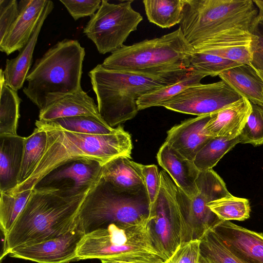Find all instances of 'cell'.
<instances>
[{
	"label": "cell",
	"mask_w": 263,
	"mask_h": 263,
	"mask_svg": "<svg viewBox=\"0 0 263 263\" xmlns=\"http://www.w3.org/2000/svg\"><path fill=\"white\" fill-rule=\"evenodd\" d=\"M258 13L252 0H185L179 28L196 52L250 45Z\"/></svg>",
	"instance_id": "1"
},
{
	"label": "cell",
	"mask_w": 263,
	"mask_h": 263,
	"mask_svg": "<svg viewBox=\"0 0 263 263\" xmlns=\"http://www.w3.org/2000/svg\"><path fill=\"white\" fill-rule=\"evenodd\" d=\"M35 124L46 133L45 148L33 174L9 191L12 193L33 190L49 173L68 161L90 160L103 165L120 156L132 158L131 136L121 125L111 133L92 135L66 130L51 121L38 120Z\"/></svg>",
	"instance_id": "2"
},
{
	"label": "cell",
	"mask_w": 263,
	"mask_h": 263,
	"mask_svg": "<svg viewBox=\"0 0 263 263\" xmlns=\"http://www.w3.org/2000/svg\"><path fill=\"white\" fill-rule=\"evenodd\" d=\"M90 189L76 194L55 189H33L24 209L4 236L1 259L16 247L55 239L73 230Z\"/></svg>",
	"instance_id": "3"
},
{
	"label": "cell",
	"mask_w": 263,
	"mask_h": 263,
	"mask_svg": "<svg viewBox=\"0 0 263 263\" xmlns=\"http://www.w3.org/2000/svg\"><path fill=\"white\" fill-rule=\"evenodd\" d=\"M191 68L146 72L119 71L97 65L88 73L102 120L110 127L134 118L139 111L137 100L149 92L173 84Z\"/></svg>",
	"instance_id": "4"
},
{
	"label": "cell",
	"mask_w": 263,
	"mask_h": 263,
	"mask_svg": "<svg viewBox=\"0 0 263 263\" xmlns=\"http://www.w3.org/2000/svg\"><path fill=\"white\" fill-rule=\"evenodd\" d=\"M85 55V48L78 41H59L36 60L26 77L24 93L41 110L82 90Z\"/></svg>",
	"instance_id": "5"
},
{
	"label": "cell",
	"mask_w": 263,
	"mask_h": 263,
	"mask_svg": "<svg viewBox=\"0 0 263 263\" xmlns=\"http://www.w3.org/2000/svg\"><path fill=\"white\" fill-rule=\"evenodd\" d=\"M151 203L145 187L119 190L101 177L88 193L78 216L85 234L115 224L129 227L147 223Z\"/></svg>",
	"instance_id": "6"
},
{
	"label": "cell",
	"mask_w": 263,
	"mask_h": 263,
	"mask_svg": "<svg viewBox=\"0 0 263 263\" xmlns=\"http://www.w3.org/2000/svg\"><path fill=\"white\" fill-rule=\"evenodd\" d=\"M79 259L133 263H165L155 247L147 223L129 227L115 224L85 234L77 248Z\"/></svg>",
	"instance_id": "7"
},
{
	"label": "cell",
	"mask_w": 263,
	"mask_h": 263,
	"mask_svg": "<svg viewBox=\"0 0 263 263\" xmlns=\"http://www.w3.org/2000/svg\"><path fill=\"white\" fill-rule=\"evenodd\" d=\"M193 51L179 27L159 37L124 45L112 52L102 65L111 70L146 72L190 68Z\"/></svg>",
	"instance_id": "8"
},
{
	"label": "cell",
	"mask_w": 263,
	"mask_h": 263,
	"mask_svg": "<svg viewBox=\"0 0 263 263\" xmlns=\"http://www.w3.org/2000/svg\"><path fill=\"white\" fill-rule=\"evenodd\" d=\"M160 190L151 205L147 225L154 244L167 260L187 241L186 228L177 199V186L165 171L160 172Z\"/></svg>",
	"instance_id": "9"
},
{
	"label": "cell",
	"mask_w": 263,
	"mask_h": 263,
	"mask_svg": "<svg viewBox=\"0 0 263 263\" xmlns=\"http://www.w3.org/2000/svg\"><path fill=\"white\" fill-rule=\"evenodd\" d=\"M133 0L118 4L102 0L98 11L83 28V33L105 54L123 47L131 32L136 31L143 16L135 10Z\"/></svg>",
	"instance_id": "10"
},
{
	"label": "cell",
	"mask_w": 263,
	"mask_h": 263,
	"mask_svg": "<svg viewBox=\"0 0 263 263\" xmlns=\"http://www.w3.org/2000/svg\"><path fill=\"white\" fill-rule=\"evenodd\" d=\"M196 184L197 192L191 198L177 187V199L186 226L187 241L199 240L222 221L208 204L231 194L222 179L212 169L200 172Z\"/></svg>",
	"instance_id": "11"
},
{
	"label": "cell",
	"mask_w": 263,
	"mask_h": 263,
	"mask_svg": "<svg viewBox=\"0 0 263 263\" xmlns=\"http://www.w3.org/2000/svg\"><path fill=\"white\" fill-rule=\"evenodd\" d=\"M243 97L224 81L189 87L162 107L174 111L201 116L216 112Z\"/></svg>",
	"instance_id": "12"
},
{
	"label": "cell",
	"mask_w": 263,
	"mask_h": 263,
	"mask_svg": "<svg viewBox=\"0 0 263 263\" xmlns=\"http://www.w3.org/2000/svg\"><path fill=\"white\" fill-rule=\"evenodd\" d=\"M102 165L98 161L90 160L68 161L49 173L34 188L81 193L91 188L100 179Z\"/></svg>",
	"instance_id": "13"
},
{
	"label": "cell",
	"mask_w": 263,
	"mask_h": 263,
	"mask_svg": "<svg viewBox=\"0 0 263 263\" xmlns=\"http://www.w3.org/2000/svg\"><path fill=\"white\" fill-rule=\"evenodd\" d=\"M85 233L78 225L64 235L32 245L16 247L8 255L37 263H68L78 261L77 251Z\"/></svg>",
	"instance_id": "14"
},
{
	"label": "cell",
	"mask_w": 263,
	"mask_h": 263,
	"mask_svg": "<svg viewBox=\"0 0 263 263\" xmlns=\"http://www.w3.org/2000/svg\"><path fill=\"white\" fill-rule=\"evenodd\" d=\"M223 245L248 263H263V233L222 220L211 228Z\"/></svg>",
	"instance_id": "15"
},
{
	"label": "cell",
	"mask_w": 263,
	"mask_h": 263,
	"mask_svg": "<svg viewBox=\"0 0 263 263\" xmlns=\"http://www.w3.org/2000/svg\"><path fill=\"white\" fill-rule=\"evenodd\" d=\"M211 114L197 116L175 125L167 132L165 142L189 160H193L197 153L213 137L204 128Z\"/></svg>",
	"instance_id": "16"
},
{
	"label": "cell",
	"mask_w": 263,
	"mask_h": 263,
	"mask_svg": "<svg viewBox=\"0 0 263 263\" xmlns=\"http://www.w3.org/2000/svg\"><path fill=\"white\" fill-rule=\"evenodd\" d=\"M48 0H22L19 15L4 40L0 50L7 55L21 50L30 39Z\"/></svg>",
	"instance_id": "17"
},
{
	"label": "cell",
	"mask_w": 263,
	"mask_h": 263,
	"mask_svg": "<svg viewBox=\"0 0 263 263\" xmlns=\"http://www.w3.org/2000/svg\"><path fill=\"white\" fill-rule=\"evenodd\" d=\"M159 164L167 173L178 189L189 198L197 192L196 180L200 171L189 160L164 142L157 154Z\"/></svg>",
	"instance_id": "18"
},
{
	"label": "cell",
	"mask_w": 263,
	"mask_h": 263,
	"mask_svg": "<svg viewBox=\"0 0 263 263\" xmlns=\"http://www.w3.org/2000/svg\"><path fill=\"white\" fill-rule=\"evenodd\" d=\"M251 111V103L242 97L236 102L212 114L204 130L213 137L234 139L240 135Z\"/></svg>",
	"instance_id": "19"
},
{
	"label": "cell",
	"mask_w": 263,
	"mask_h": 263,
	"mask_svg": "<svg viewBox=\"0 0 263 263\" xmlns=\"http://www.w3.org/2000/svg\"><path fill=\"white\" fill-rule=\"evenodd\" d=\"M54 4L47 1L35 28L27 44L19 51L18 55L12 59H7L3 70L6 83L17 91L23 86L32 65L33 51L43 24L52 12Z\"/></svg>",
	"instance_id": "20"
},
{
	"label": "cell",
	"mask_w": 263,
	"mask_h": 263,
	"mask_svg": "<svg viewBox=\"0 0 263 263\" xmlns=\"http://www.w3.org/2000/svg\"><path fill=\"white\" fill-rule=\"evenodd\" d=\"M25 138L0 135V192L11 191L18 185Z\"/></svg>",
	"instance_id": "21"
},
{
	"label": "cell",
	"mask_w": 263,
	"mask_h": 263,
	"mask_svg": "<svg viewBox=\"0 0 263 263\" xmlns=\"http://www.w3.org/2000/svg\"><path fill=\"white\" fill-rule=\"evenodd\" d=\"M80 116L92 117L104 122L93 99L83 89L67 95L40 110L39 120L53 121Z\"/></svg>",
	"instance_id": "22"
},
{
	"label": "cell",
	"mask_w": 263,
	"mask_h": 263,
	"mask_svg": "<svg viewBox=\"0 0 263 263\" xmlns=\"http://www.w3.org/2000/svg\"><path fill=\"white\" fill-rule=\"evenodd\" d=\"M131 158L120 156L105 163L102 165L101 177L122 191H135L144 187L141 164Z\"/></svg>",
	"instance_id": "23"
},
{
	"label": "cell",
	"mask_w": 263,
	"mask_h": 263,
	"mask_svg": "<svg viewBox=\"0 0 263 263\" xmlns=\"http://www.w3.org/2000/svg\"><path fill=\"white\" fill-rule=\"evenodd\" d=\"M218 76L251 103L263 106V80L251 65L232 67Z\"/></svg>",
	"instance_id": "24"
},
{
	"label": "cell",
	"mask_w": 263,
	"mask_h": 263,
	"mask_svg": "<svg viewBox=\"0 0 263 263\" xmlns=\"http://www.w3.org/2000/svg\"><path fill=\"white\" fill-rule=\"evenodd\" d=\"M0 86V135H16L21 99L17 91L6 83L2 69Z\"/></svg>",
	"instance_id": "25"
},
{
	"label": "cell",
	"mask_w": 263,
	"mask_h": 263,
	"mask_svg": "<svg viewBox=\"0 0 263 263\" xmlns=\"http://www.w3.org/2000/svg\"><path fill=\"white\" fill-rule=\"evenodd\" d=\"M145 14L149 22L162 28L180 24L185 0H144Z\"/></svg>",
	"instance_id": "26"
},
{
	"label": "cell",
	"mask_w": 263,
	"mask_h": 263,
	"mask_svg": "<svg viewBox=\"0 0 263 263\" xmlns=\"http://www.w3.org/2000/svg\"><path fill=\"white\" fill-rule=\"evenodd\" d=\"M205 77L204 74L192 69L179 81L141 97L137 101L138 109L141 110L152 107L162 106L166 102L186 88L200 84L201 80Z\"/></svg>",
	"instance_id": "27"
},
{
	"label": "cell",
	"mask_w": 263,
	"mask_h": 263,
	"mask_svg": "<svg viewBox=\"0 0 263 263\" xmlns=\"http://www.w3.org/2000/svg\"><path fill=\"white\" fill-rule=\"evenodd\" d=\"M46 144V133L36 127L29 136L25 138L17 185L25 181L33 174L43 155Z\"/></svg>",
	"instance_id": "28"
},
{
	"label": "cell",
	"mask_w": 263,
	"mask_h": 263,
	"mask_svg": "<svg viewBox=\"0 0 263 263\" xmlns=\"http://www.w3.org/2000/svg\"><path fill=\"white\" fill-rule=\"evenodd\" d=\"M238 143H240L238 137L232 140L213 137L197 153L193 162L200 172L212 170Z\"/></svg>",
	"instance_id": "29"
},
{
	"label": "cell",
	"mask_w": 263,
	"mask_h": 263,
	"mask_svg": "<svg viewBox=\"0 0 263 263\" xmlns=\"http://www.w3.org/2000/svg\"><path fill=\"white\" fill-rule=\"evenodd\" d=\"M199 241V263H248L231 253L212 229Z\"/></svg>",
	"instance_id": "30"
},
{
	"label": "cell",
	"mask_w": 263,
	"mask_h": 263,
	"mask_svg": "<svg viewBox=\"0 0 263 263\" xmlns=\"http://www.w3.org/2000/svg\"><path fill=\"white\" fill-rule=\"evenodd\" d=\"M32 190L12 193L0 192V227L6 236L26 205Z\"/></svg>",
	"instance_id": "31"
},
{
	"label": "cell",
	"mask_w": 263,
	"mask_h": 263,
	"mask_svg": "<svg viewBox=\"0 0 263 263\" xmlns=\"http://www.w3.org/2000/svg\"><path fill=\"white\" fill-rule=\"evenodd\" d=\"M208 206L221 220L243 221L250 217L249 200L232 194L210 202Z\"/></svg>",
	"instance_id": "32"
},
{
	"label": "cell",
	"mask_w": 263,
	"mask_h": 263,
	"mask_svg": "<svg viewBox=\"0 0 263 263\" xmlns=\"http://www.w3.org/2000/svg\"><path fill=\"white\" fill-rule=\"evenodd\" d=\"M60 127L66 130L82 134L103 135L112 133L111 128L104 122L92 117L80 116L63 118L53 121Z\"/></svg>",
	"instance_id": "33"
},
{
	"label": "cell",
	"mask_w": 263,
	"mask_h": 263,
	"mask_svg": "<svg viewBox=\"0 0 263 263\" xmlns=\"http://www.w3.org/2000/svg\"><path fill=\"white\" fill-rule=\"evenodd\" d=\"M189 62L190 68L211 77L219 76L227 69L241 65L213 54L194 50L190 56Z\"/></svg>",
	"instance_id": "34"
},
{
	"label": "cell",
	"mask_w": 263,
	"mask_h": 263,
	"mask_svg": "<svg viewBox=\"0 0 263 263\" xmlns=\"http://www.w3.org/2000/svg\"><path fill=\"white\" fill-rule=\"evenodd\" d=\"M252 104V111L238 137L240 143L263 144V106Z\"/></svg>",
	"instance_id": "35"
},
{
	"label": "cell",
	"mask_w": 263,
	"mask_h": 263,
	"mask_svg": "<svg viewBox=\"0 0 263 263\" xmlns=\"http://www.w3.org/2000/svg\"><path fill=\"white\" fill-rule=\"evenodd\" d=\"M251 44L205 50L199 52L213 54L240 64L251 65L252 60Z\"/></svg>",
	"instance_id": "36"
},
{
	"label": "cell",
	"mask_w": 263,
	"mask_h": 263,
	"mask_svg": "<svg viewBox=\"0 0 263 263\" xmlns=\"http://www.w3.org/2000/svg\"><path fill=\"white\" fill-rule=\"evenodd\" d=\"M252 34L251 65L263 73V16L254 20L251 28Z\"/></svg>",
	"instance_id": "37"
},
{
	"label": "cell",
	"mask_w": 263,
	"mask_h": 263,
	"mask_svg": "<svg viewBox=\"0 0 263 263\" xmlns=\"http://www.w3.org/2000/svg\"><path fill=\"white\" fill-rule=\"evenodd\" d=\"M199 239H193L181 244L165 263H199Z\"/></svg>",
	"instance_id": "38"
},
{
	"label": "cell",
	"mask_w": 263,
	"mask_h": 263,
	"mask_svg": "<svg viewBox=\"0 0 263 263\" xmlns=\"http://www.w3.org/2000/svg\"><path fill=\"white\" fill-rule=\"evenodd\" d=\"M60 2L65 7L67 10L77 21L85 16H91L99 9L101 0H60Z\"/></svg>",
	"instance_id": "39"
},
{
	"label": "cell",
	"mask_w": 263,
	"mask_h": 263,
	"mask_svg": "<svg viewBox=\"0 0 263 263\" xmlns=\"http://www.w3.org/2000/svg\"><path fill=\"white\" fill-rule=\"evenodd\" d=\"M19 15L16 0H0V42H2Z\"/></svg>",
	"instance_id": "40"
},
{
	"label": "cell",
	"mask_w": 263,
	"mask_h": 263,
	"mask_svg": "<svg viewBox=\"0 0 263 263\" xmlns=\"http://www.w3.org/2000/svg\"><path fill=\"white\" fill-rule=\"evenodd\" d=\"M141 171L145 187L147 190L151 205L156 200L159 193L161 179L160 172L156 165L141 164Z\"/></svg>",
	"instance_id": "41"
},
{
	"label": "cell",
	"mask_w": 263,
	"mask_h": 263,
	"mask_svg": "<svg viewBox=\"0 0 263 263\" xmlns=\"http://www.w3.org/2000/svg\"><path fill=\"white\" fill-rule=\"evenodd\" d=\"M253 1L259 9L257 16H263V0H253Z\"/></svg>",
	"instance_id": "42"
},
{
	"label": "cell",
	"mask_w": 263,
	"mask_h": 263,
	"mask_svg": "<svg viewBox=\"0 0 263 263\" xmlns=\"http://www.w3.org/2000/svg\"><path fill=\"white\" fill-rule=\"evenodd\" d=\"M101 263H133L121 261H112V260H101Z\"/></svg>",
	"instance_id": "43"
},
{
	"label": "cell",
	"mask_w": 263,
	"mask_h": 263,
	"mask_svg": "<svg viewBox=\"0 0 263 263\" xmlns=\"http://www.w3.org/2000/svg\"><path fill=\"white\" fill-rule=\"evenodd\" d=\"M257 71L258 74H259V76H260V77L261 78V79L263 80V73L262 72H261L260 71H258V70H257Z\"/></svg>",
	"instance_id": "44"
}]
</instances>
